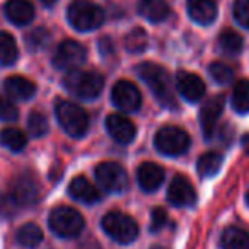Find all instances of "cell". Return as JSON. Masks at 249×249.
Masks as SVG:
<instances>
[{
  "instance_id": "cell-1",
  "label": "cell",
  "mask_w": 249,
  "mask_h": 249,
  "mask_svg": "<svg viewBox=\"0 0 249 249\" xmlns=\"http://www.w3.org/2000/svg\"><path fill=\"white\" fill-rule=\"evenodd\" d=\"M137 73L142 77V80L149 86V89L152 90L156 99L159 101L162 106H166V107L176 106V99H174L169 75H167V72L162 67L156 65V63L145 62L137 67Z\"/></svg>"
},
{
  "instance_id": "cell-2",
  "label": "cell",
  "mask_w": 249,
  "mask_h": 249,
  "mask_svg": "<svg viewBox=\"0 0 249 249\" xmlns=\"http://www.w3.org/2000/svg\"><path fill=\"white\" fill-rule=\"evenodd\" d=\"M63 84L70 92L82 99H96L104 87L103 77L89 70H72L70 73H67Z\"/></svg>"
},
{
  "instance_id": "cell-3",
  "label": "cell",
  "mask_w": 249,
  "mask_h": 249,
  "mask_svg": "<svg viewBox=\"0 0 249 249\" xmlns=\"http://www.w3.org/2000/svg\"><path fill=\"white\" fill-rule=\"evenodd\" d=\"M104 232L109 235L113 241L120 242V244H130L137 239L139 235V225L130 215L121 213V212H109L103 217Z\"/></svg>"
},
{
  "instance_id": "cell-4",
  "label": "cell",
  "mask_w": 249,
  "mask_h": 249,
  "mask_svg": "<svg viewBox=\"0 0 249 249\" xmlns=\"http://www.w3.org/2000/svg\"><path fill=\"white\" fill-rule=\"evenodd\" d=\"M67 18L77 31H92V29H97L103 24L104 12L99 5L92 4V2L77 0L69 7Z\"/></svg>"
},
{
  "instance_id": "cell-5",
  "label": "cell",
  "mask_w": 249,
  "mask_h": 249,
  "mask_svg": "<svg viewBox=\"0 0 249 249\" xmlns=\"http://www.w3.org/2000/svg\"><path fill=\"white\" fill-rule=\"evenodd\" d=\"M56 118L58 123L62 124V128L69 133L70 137H82L89 128V118L87 113L77 104L70 103V101H58L56 103Z\"/></svg>"
},
{
  "instance_id": "cell-6",
  "label": "cell",
  "mask_w": 249,
  "mask_h": 249,
  "mask_svg": "<svg viewBox=\"0 0 249 249\" xmlns=\"http://www.w3.org/2000/svg\"><path fill=\"white\" fill-rule=\"evenodd\" d=\"M50 229L60 237H75L84 229V217L72 207H58L50 213Z\"/></svg>"
},
{
  "instance_id": "cell-7",
  "label": "cell",
  "mask_w": 249,
  "mask_h": 249,
  "mask_svg": "<svg viewBox=\"0 0 249 249\" xmlns=\"http://www.w3.org/2000/svg\"><path fill=\"white\" fill-rule=\"evenodd\" d=\"M154 143L164 156H181L190 147V135L178 126H162L156 133Z\"/></svg>"
},
{
  "instance_id": "cell-8",
  "label": "cell",
  "mask_w": 249,
  "mask_h": 249,
  "mask_svg": "<svg viewBox=\"0 0 249 249\" xmlns=\"http://www.w3.org/2000/svg\"><path fill=\"white\" fill-rule=\"evenodd\" d=\"M96 179L109 193H123L128 188V174L118 162H101L96 167Z\"/></svg>"
},
{
  "instance_id": "cell-9",
  "label": "cell",
  "mask_w": 249,
  "mask_h": 249,
  "mask_svg": "<svg viewBox=\"0 0 249 249\" xmlns=\"http://www.w3.org/2000/svg\"><path fill=\"white\" fill-rule=\"evenodd\" d=\"M87 58V52L80 43L67 39L56 48L53 55V65L62 70H75V67L82 65Z\"/></svg>"
},
{
  "instance_id": "cell-10",
  "label": "cell",
  "mask_w": 249,
  "mask_h": 249,
  "mask_svg": "<svg viewBox=\"0 0 249 249\" xmlns=\"http://www.w3.org/2000/svg\"><path fill=\"white\" fill-rule=\"evenodd\" d=\"M111 99L121 111H137L142 104V94L133 82L118 80L111 92Z\"/></svg>"
},
{
  "instance_id": "cell-11",
  "label": "cell",
  "mask_w": 249,
  "mask_h": 249,
  "mask_svg": "<svg viewBox=\"0 0 249 249\" xmlns=\"http://www.w3.org/2000/svg\"><path fill=\"white\" fill-rule=\"evenodd\" d=\"M167 200L174 207H191L196 201L193 184L184 176H174L167 190Z\"/></svg>"
},
{
  "instance_id": "cell-12",
  "label": "cell",
  "mask_w": 249,
  "mask_h": 249,
  "mask_svg": "<svg viewBox=\"0 0 249 249\" xmlns=\"http://www.w3.org/2000/svg\"><path fill=\"white\" fill-rule=\"evenodd\" d=\"M106 128L109 132V135L118 143H130L135 139V133H137L133 121H130L123 114H109L106 120Z\"/></svg>"
},
{
  "instance_id": "cell-13",
  "label": "cell",
  "mask_w": 249,
  "mask_h": 249,
  "mask_svg": "<svg viewBox=\"0 0 249 249\" xmlns=\"http://www.w3.org/2000/svg\"><path fill=\"white\" fill-rule=\"evenodd\" d=\"M224 96H215L210 101L205 103V106L200 111V121H201V128H203V135L207 139H210L215 132V126H217V121L220 118L222 111H224Z\"/></svg>"
},
{
  "instance_id": "cell-14",
  "label": "cell",
  "mask_w": 249,
  "mask_h": 249,
  "mask_svg": "<svg viewBox=\"0 0 249 249\" xmlns=\"http://www.w3.org/2000/svg\"><path fill=\"white\" fill-rule=\"evenodd\" d=\"M178 89L181 96L190 103H196L205 94V82L198 75L191 72H179L178 73Z\"/></svg>"
},
{
  "instance_id": "cell-15",
  "label": "cell",
  "mask_w": 249,
  "mask_h": 249,
  "mask_svg": "<svg viewBox=\"0 0 249 249\" xmlns=\"http://www.w3.org/2000/svg\"><path fill=\"white\" fill-rule=\"evenodd\" d=\"M137 179L143 191L152 193L162 184L164 181V169L157 166L156 162H143L137 171Z\"/></svg>"
},
{
  "instance_id": "cell-16",
  "label": "cell",
  "mask_w": 249,
  "mask_h": 249,
  "mask_svg": "<svg viewBox=\"0 0 249 249\" xmlns=\"http://www.w3.org/2000/svg\"><path fill=\"white\" fill-rule=\"evenodd\" d=\"M69 193L77 201H82V203L87 205L96 203L101 198V193L97 191V188L84 176H77L75 179H72V183L69 184Z\"/></svg>"
},
{
  "instance_id": "cell-17",
  "label": "cell",
  "mask_w": 249,
  "mask_h": 249,
  "mask_svg": "<svg viewBox=\"0 0 249 249\" xmlns=\"http://www.w3.org/2000/svg\"><path fill=\"white\" fill-rule=\"evenodd\" d=\"M5 16L18 26H26L35 18V7L28 0H9L5 4Z\"/></svg>"
},
{
  "instance_id": "cell-18",
  "label": "cell",
  "mask_w": 249,
  "mask_h": 249,
  "mask_svg": "<svg viewBox=\"0 0 249 249\" xmlns=\"http://www.w3.org/2000/svg\"><path fill=\"white\" fill-rule=\"evenodd\" d=\"M12 196L16 198L19 205H33L38 200V184L33 178L29 176H21L19 179H16V183L12 184Z\"/></svg>"
},
{
  "instance_id": "cell-19",
  "label": "cell",
  "mask_w": 249,
  "mask_h": 249,
  "mask_svg": "<svg viewBox=\"0 0 249 249\" xmlns=\"http://www.w3.org/2000/svg\"><path fill=\"white\" fill-rule=\"evenodd\" d=\"M188 12L198 24H210L217 18L215 0H188Z\"/></svg>"
},
{
  "instance_id": "cell-20",
  "label": "cell",
  "mask_w": 249,
  "mask_h": 249,
  "mask_svg": "<svg viewBox=\"0 0 249 249\" xmlns=\"http://www.w3.org/2000/svg\"><path fill=\"white\" fill-rule=\"evenodd\" d=\"M5 90L11 97L14 99H21V101H26L29 97L35 96L36 92V86L33 80L26 79L22 75H12L5 80Z\"/></svg>"
},
{
  "instance_id": "cell-21",
  "label": "cell",
  "mask_w": 249,
  "mask_h": 249,
  "mask_svg": "<svg viewBox=\"0 0 249 249\" xmlns=\"http://www.w3.org/2000/svg\"><path fill=\"white\" fill-rule=\"evenodd\" d=\"M169 5L164 0H140L139 14L150 22H160L169 16Z\"/></svg>"
},
{
  "instance_id": "cell-22",
  "label": "cell",
  "mask_w": 249,
  "mask_h": 249,
  "mask_svg": "<svg viewBox=\"0 0 249 249\" xmlns=\"http://www.w3.org/2000/svg\"><path fill=\"white\" fill-rule=\"evenodd\" d=\"M224 249H249V234L244 229L227 227L222 234Z\"/></svg>"
},
{
  "instance_id": "cell-23",
  "label": "cell",
  "mask_w": 249,
  "mask_h": 249,
  "mask_svg": "<svg viewBox=\"0 0 249 249\" xmlns=\"http://www.w3.org/2000/svg\"><path fill=\"white\" fill-rule=\"evenodd\" d=\"M222 166V156L218 152H205L203 156L198 159L196 169L200 173V176L203 178H212L220 171Z\"/></svg>"
},
{
  "instance_id": "cell-24",
  "label": "cell",
  "mask_w": 249,
  "mask_h": 249,
  "mask_svg": "<svg viewBox=\"0 0 249 249\" xmlns=\"http://www.w3.org/2000/svg\"><path fill=\"white\" fill-rule=\"evenodd\" d=\"M18 241L24 248H36L43 241V231L36 224H26L18 231Z\"/></svg>"
},
{
  "instance_id": "cell-25",
  "label": "cell",
  "mask_w": 249,
  "mask_h": 249,
  "mask_svg": "<svg viewBox=\"0 0 249 249\" xmlns=\"http://www.w3.org/2000/svg\"><path fill=\"white\" fill-rule=\"evenodd\" d=\"M232 106L239 114L249 113V80H239L232 92Z\"/></svg>"
},
{
  "instance_id": "cell-26",
  "label": "cell",
  "mask_w": 249,
  "mask_h": 249,
  "mask_svg": "<svg viewBox=\"0 0 249 249\" xmlns=\"http://www.w3.org/2000/svg\"><path fill=\"white\" fill-rule=\"evenodd\" d=\"M218 48L225 53V55H239L242 50V38L232 29H227L220 35L218 38Z\"/></svg>"
},
{
  "instance_id": "cell-27",
  "label": "cell",
  "mask_w": 249,
  "mask_h": 249,
  "mask_svg": "<svg viewBox=\"0 0 249 249\" xmlns=\"http://www.w3.org/2000/svg\"><path fill=\"white\" fill-rule=\"evenodd\" d=\"M0 142L2 145H5L9 150H14V152H19L26 147V135L18 128H4L2 133H0Z\"/></svg>"
},
{
  "instance_id": "cell-28",
  "label": "cell",
  "mask_w": 249,
  "mask_h": 249,
  "mask_svg": "<svg viewBox=\"0 0 249 249\" xmlns=\"http://www.w3.org/2000/svg\"><path fill=\"white\" fill-rule=\"evenodd\" d=\"M18 58V45L9 33H0V63L11 65Z\"/></svg>"
},
{
  "instance_id": "cell-29",
  "label": "cell",
  "mask_w": 249,
  "mask_h": 249,
  "mask_svg": "<svg viewBox=\"0 0 249 249\" xmlns=\"http://www.w3.org/2000/svg\"><path fill=\"white\" fill-rule=\"evenodd\" d=\"M208 73L210 77L220 86H225V84H231L232 79H234V72L231 70V67H227L222 62H213L208 69Z\"/></svg>"
},
{
  "instance_id": "cell-30",
  "label": "cell",
  "mask_w": 249,
  "mask_h": 249,
  "mask_svg": "<svg viewBox=\"0 0 249 249\" xmlns=\"http://www.w3.org/2000/svg\"><path fill=\"white\" fill-rule=\"evenodd\" d=\"M124 45H126V48H128V52L132 53H140L145 50L147 46V35L143 29H133L130 35H126V41H124Z\"/></svg>"
},
{
  "instance_id": "cell-31",
  "label": "cell",
  "mask_w": 249,
  "mask_h": 249,
  "mask_svg": "<svg viewBox=\"0 0 249 249\" xmlns=\"http://www.w3.org/2000/svg\"><path fill=\"white\" fill-rule=\"evenodd\" d=\"M28 128L33 137H43L48 132V121L45 114L41 113H31L28 118Z\"/></svg>"
},
{
  "instance_id": "cell-32",
  "label": "cell",
  "mask_w": 249,
  "mask_h": 249,
  "mask_svg": "<svg viewBox=\"0 0 249 249\" xmlns=\"http://www.w3.org/2000/svg\"><path fill=\"white\" fill-rule=\"evenodd\" d=\"M50 43V33L45 28H38L28 36V45L31 50H41L48 46Z\"/></svg>"
},
{
  "instance_id": "cell-33",
  "label": "cell",
  "mask_w": 249,
  "mask_h": 249,
  "mask_svg": "<svg viewBox=\"0 0 249 249\" xmlns=\"http://www.w3.org/2000/svg\"><path fill=\"white\" fill-rule=\"evenodd\" d=\"M234 19L242 28H249V0H237V2H235Z\"/></svg>"
},
{
  "instance_id": "cell-34",
  "label": "cell",
  "mask_w": 249,
  "mask_h": 249,
  "mask_svg": "<svg viewBox=\"0 0 249 249\" xmlns=\"http://www.w3.org/2000/svg\"><path fill=\"white\" fill-rule=\"evenodd\" d=\"M18 208L19 203L12 195H0V215L2 217H12V215H16Z\"/></svg>"
},
{
  "instance_id": "cell-35",
  "label": "cell",
  "mask_w": 249,
  "mask_h": 249,
  "mask_svg": "<svg viewBox=\"0 0 249 249\" xmlns=\"http://www.w3.org/2000/svg\"><path fill=\"white\" fill-rule=\"evenodd\" d=\"M18 116H19L18 107H16L9 99L0 97V120L14 121V120H18Z\"/></svg>"
},
{
  "instance_id": "cell-36",
  "label": "cell",
  "mask_w": 249,
  "mask_h": 249,
  "mask_svg": "<svg viewBox=\"0 0 249 249\" xmlns=\"http://www.w3.org/2000/svg\"><path fill=\"white\" fill-rule=\"evenodd\" d=\"M166 220H167V215H166V212H164V208H154L152 220H150V231L152 232L160 231V229L166 225Z\"/></svg>"
},
{
  "instance_id": "cell-37",
  "label": "cell",
  "mask_w": 249,
  "mask_h": 249,
  "mask_svg": "<svg viewBox=\"0 0 249 249\" xmlns=\"http://www.w3.org/2000/svg\"><path fill=\"white\" fill-rule=\"evenodd\" d=\"M99 50H101V53H104V55H109V53L113 52V45H111L109 38H103V39H101Z\"/></svg>"
},
{
  "instance_id": "cell-38",
  "label": "cell",
  "mask_w": 249,
  "mask_h": 249,
  "mask_svg": "<svg viewBox=\"0 0 249 249\" xmlns=\"http://www.w3.org/2000/svg\"><path fill=\"white\" fill-rule=\"evenodd\" d=\"M43 5H46V7H52V5L56 4V0H39Z\"/></svg>"
},
{
  "instance_id": "cell-39",
  "label": "cell",
  "mask_w": 249,
  "mask_h": 249,
  "mask_svg": "<svg viewBox=\"0 0 249 249\" xmlns=\"http://www.w3.org/2000/svg\"><path fill=\"white\" fill-rule=\"evenodd\" d=\"M244 145H246V150H248V154H249V137H246L244 139Z\"/></svg>"
},
{
  "instance_id": "cell-40",
  "label": "cell",
  "mask_w": 249,
  "mask_h": 249,
  "mask_svg": "<svg viewBox=\"0 0 249 249\" xmlns=\"http://www.w3.org/2000/svg\"><path fill=\"white\" fill-rule=\"evenodd\" d=\"M246 200H248V205H249V191H248V195H246Z\"/></svg>"
},
{
  "instance_id": "cell-41",
  "label": "cell",
  "mask_w": 249,
  "mask_h": 249,
  "mask_svg": "<svg viewBox=\"0 0 249 249\" xmlns=\"http://www.w3.org/2000/svg\"><path fill=\"white\" fill-rule=\"evenodd\" d=\"M152 249H164V248H160V246H156V248H152Z\"/></svg>"
}]
</instances>
